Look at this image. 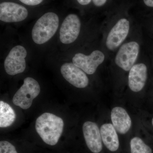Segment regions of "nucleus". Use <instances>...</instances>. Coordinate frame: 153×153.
I'll list each match as a JSON object with an SVG mask.
<instances>
[{
    "mask_svg": "<svg viewBox=\"0 0 153 153\" xmlns=\"http://www.w3.org/2000/svg\"><path fill=\"white\" fill-rule=\"evenodd\" d=\"M0 153H18L13 145L7 141L0 142Z\"/></svg>",
    "mask_w": 153,
    "mask_h": 153,
    "instance_id": "17",
    "label": "nucleus"
},
{
    "mask_svg": "<svg viewBox=\"0 0 153 153\" xmlns=\"http://www.w3.org/2000/svg\"><path fill=\"white\" fill-rule=\"evenodd\" d=\"M151 124H152V126L153 128V117L151 119Z\"/></svg>",
    "mask_w": 153,
    "mask_h": 153,
    "instance_id": "22",
    "label": "nucleus"
},
{
    "mask_svg": "<svg viewBox=\"0 0 153 153\" xmlns=\"http://www.w3.org/2000/svg\"><path fill=\"white\" fill-rule=\"evenodd\" d=\"M145 5L149 7H153V0H143Z\"/></svg>",
    "mask_w": 153,
    "mask_h": 153,
    "instance_id": "21",
    "label": "nucleus"
},
{
    "mask_svg": "<svg viewBox=\"0 0 153 153\" xmlns=\"http://www.w3.org/2000/svg\"><path fill=\"white\" fill-rule=\"evenodd\" d=\"M17 1L28 7H38L43 4L47 0H16Z\"/></svg>",
    "mask_w": 153,
    "mask_h": 153,
    "instance_id": "18",
    "label": "nucleus"
},
{
    "mask_svg": "<svg viewBox=\"0 0 153 153\" xmlns=\"http://www.w3.org/2000/svg\"><path fill=\"white\" fill-rule=\"evenodd\" d=\"M71 56L73 64L88 75H94L102 66L110 62L109 56L102 49L100 36L93 41L78 47Z\"/></svg>",
    "mask_w": 153,
    "mask_h": 153,
    "instance_id": "3",
    "label": "nucleus"
},
{
    "mask_svg": "<svg viewBox=\"0 0 153 153\" xmlns=\"http://www.w3.org/2000/svg\"><path fill=\"white\" fill-rule=\"evenodd\" d=\"M60 72L67 82L76 88H84L89 85L88 75L71 62L63 63L60 67Z\"/></svg>",
    "mask_w": 153,
    "mask_h": 153,
    "instance_id": "11",
    "label": "nucleus"
},
{
    "mask_svg": "<svg viewBox=\"0 0 153 153\" xmlns=\"http://www.w3.org/2000/svg\"><path fill=\"white\" fill-rule=\"evenodd\" d=\"M41 91L39 83L31 77L24 79L23 85L17 91L13 99V103L23 109H27L32 105L34 99Z\"/></svg>",
    "mask_w": 153,
    "mask_h": 153,
    "instance_id": "8",
    "label": "nucleus"
},
{
    "mask_svg": "<svg viewBox=\"0 0 153 153\" xmlns=\"http://www.w3.org/2000/svg\"><path fill=\"white\" fill-rule=\"evenodd\" d=\"M83 137L87 147L93 153H99L102 149L100 128L96 123L87 121L82 127Z\"/></svg>",
    "mask_w": 153,
    "mask_h": 153,
    "instance_id": "12",
    "label": "nucleus"
},
{
    "mask_svg": "<svg viewBox=\"0 0 153 153\" xmlns=\"http://www.w3.org/2000/svg\"><path fill=\"white\" fill-rule=\"evenodd\" d=\"M130 146L131 153H152L150 147L147 145L140 137H133L131 140Z\"/></svg>",
    "mask_w": 153,
    "mask_h": 153,
    "instance_id": "16",
    "label": "nucleus"
},
{
    "mask_svg": "<svg viewBox=\"0 0 153 153\" xmlns=\"http://www.w3.org/2000/svg\"><path fill=\"white\" fill-rule=\"evenodd\" d=\"M143 49L135 64L127 76L126 82L129 91L133 93L141 92L146 87L149 76V67L145 60Z\"/></svg>",
    "mask_w": 153,
    "mask_h": 153,
    "instance_id": "7",
    "label": "nucleus"
},
{
    "mask_svg": "<svg viewBox=\"0 0 153 153\" xmlns=\"http://www.w3.org/2000/svg\"><path fill=\"white\" fill-rule=\"evenodd\" d=\"M111 123L118 133L124 135L131 128V118L125 108L120 106L113 108L111 111Z\"/></svg>",
    "mask_w": 153,
    "mask_h": 153,
    "instance_id": "13",
    "label": "nucleus"
},
{
    "mask_svg": "<svg viewBox=\"0 0 153 153\" xmlns=\"http://www.w3.org/2000/svg\"><path fill=\"white\" fill-rule=\"evenodd\" d=\"M60 18L57 13L48 11L39 17L34 24L31 36L34 43L43 45L49 42L58 30Z\"/></svg>",
    "mask_w": 153,
    "mask_h": 153,
    "instance_id": "5",
    "label": "nucleus"
},
{
    "mask_svg": "<svg viewBox=\"0 0 153 153\" xmlns=\"http://www.w3.org/2000/svg\"><path fill=\"white\" fill-rule=\"evenodd\" d=\"M27 55V49L21 45L13 47L4 61L5 71L12 76L21 74L26 69V58Z\"/></svg>",
    "mask_w": 153,
    "mask_h": 153,
    "instance_id": "10",
    "label": "nucleus"
},
{
    "mask_svg": "<svg viewBox=\"0 0 153 153\" xmlns=\"http://www.w3.org/2000/svg\"><path fill=\"white\" fill-rule=\"evenodd\" d=\"M108 0H92V3L94 6L96 7L100 8L105 5Z\"/></svg>",
    "mask_w": 153,
    "mask_h": 153,
    "instance_id": "19",
    "label": "nucleus"
},
{
    "mask_svg": "<svg viewBox=\"0 0 153 153\" xmlns=\"http://www.w3.org/2000/svg\"><path fill=\"white\" fill-rule=\"evenodd\" d=\"M102 140L105 147L111 152H116L119 148L117 132L112 123H105L100 127Z\"/></svg>",
    "mask_w": 153,
    "mask_h": 153,
    "instance_id": "14",
    "label": "nucleus"
},
{
    "mask_svg": "<svg viewBox=\"0 0 153 153\" xmlns=\"http://www.w3.org/2000/svg\"><path fill=\"white\" fill-rule=\"evenodd\" d=\"M76 2L81 7H87L92 3V0H76Z\"/></svg>",
    "mask_w": 153,
    "mask_h": 153,
    "instance_id": "20",
    "label": "nucleus"
},
{
    "mask_svg": "<svg viewBox=\"0 0 153 153\" xmlns=\"http://www.w3.org/2000/svg\"><path fill=\"white\" fill-rule=\"evenodd\" d=\"M137 22L128 16L118 15L108 18L100 23V44L110 60L130 36Z\"/></svg>",
    "mask_w": 153,
    "mask_h": 153,
    "instance_id": "2",
    "label": "nucleus"
},
{
    "mask_svg": "<svg viewBox=\"0 0 153 153\" xmlns=\"http://www.w3.org/2000/svg\"><path fill=\"white\" fill-rule=\"evenodd\" d=\"M30 15L28 7L16 1H2L0 3V20L3 23L23 22Z\"/></svg>",
    "mask_w": 153,
    "mask_h": 153,
    "instance_id": "9",
    "label": "nucleus"
},
{
    "mask_svg": "<svg viewBox=\"0 0 153 153\" xmlns=\"http://www.w3.org/2000/svg\"><path fill=\"white\" fill-rule=\"evenodd\" d=\"M143 46V27L138 21L130 36L110 60V68L115 84L122 85L126 82L128 73L138 60Z\"/></svg>",
    "mask_w": 153,
    "mask_h": 153,
    "instance_id": "1",
    "label": "nucleus"
},
{
    "mask_svg": "<svg viewBox=\"0 0 153 153\" xmlns=\"http://www.w3.org/2000/svg\"><path fill=\"white\" fill-rule=\"evenodd\" d=\"M64 122L61 117L46 112L38 117L36 123L37 133L45 143L55 146L63 133Z\"/></svg>",
    "mask_w": 153,
    "mask_h": 153,
    "instance_id": "4",
    "label": "nucleus"
},
{
    "mask_svg": "<svg viewBox=\"0 0 153 153\" xmlns=\"http://www.w3.org/2000/svg\"><path fill=\"white\" fill-rule=\"evenodd\" d=\"M16 115L15 111L7 102L0 101V127L10 126L15 122Z\"/></svg>",
    "mask_w": 153,
    "mask_h": 153,
    "instance_id": "15",
    "label": "nucleus"
},
{
    "mask_svg": "<svg viewBox=\"0 0 153 153\" xmlns=\"http://www.w3.org/2000/svg\"><path fill=\"white\" fill-rule=\"evenodd\" d=\"M86 27L79 15L74 13L68 14L64 18L59 29V41L61 44L70 45L85 39Z\"/></svg>",
    "mask_w": 153,
    "mask_h": 153,
    "instance_id": "6",
    "label": "nucleus"
}]
</instances>
